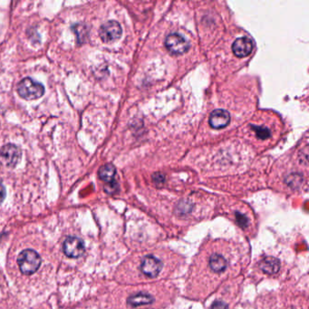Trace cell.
I'll use <instances>...</instances> for the list:
<instances>
[{
  "label": "cell",
  "instance_id": "9",
  "mask_svg": "<svg viewBox=\"0 0 309 309\" xmlns=\"http://www.w3.org/2000/svg\"><path fill=\"white\" fill-rule=\"evenodd\" d=\"M253 49L252 40L248 37H240L232 45V51L236 57H246L250 55Z\"/></svg>",
  "mask_w": 309,
  "mask_h": 309
},
{
  "label": "cell",
  "instance_id": "8",
  "mask_svg": "<svg viewBox=\"0 0 309 309\" xmlns=\"http://www.w3.org/2000/svg\"><path fill=\"white\" fill-rule=\"evenodd\" d=\"M230 122H231V115L225 110H215L209 116V125L213 129L225 128Z\"/></svg>",
  "mask_w": 309,
  "mask_h": 309
},
{
  "label": "cell",
  "instance_id": "5",
  "mask_svg": "<svg viewBox=\"0 0 309 309\" xmlns=\"http://www.w3.org/2000/svg\"><path fill=\"white\" fill-rule=\"evenodd\" d=\"M165 47L173 55H182L190 48L188 40L178 33H172L166 37Z\"/></svg>",
  "mask_w": 309,
  "mask_h": 309
},
{
  "label": "cell",
  "instance_id": "16",
  "mask_svg": "<svg viewBox=\"0 0 309 309\" xmlns=\"http://www.w3.org/2000/svg\"><path fill=\"white\" fill-rule=\"evenodd\" d=\"M105 191L108 194H114L118 192V184L114 181L112 183H107L105 186Z\"/></svg>",
  "mask_w": 309,
  "mask_h": 309
},
{
  "label": "cell",
  "instance_id": "6",
  "mask_svg": "<svg viewBox=\"0 0 309 309\" xmlns=\"http://www.w3.org/2000/svg\"><path fill=\"white\" fill-rule=\"evenodd\" d=\"M63 250L67 257L77 258L83 255L85 248L81 239L76 237H68L64 242Z\"/></svg>",
  "mask_w": 309,
  "mask_h": 309
},
{
  "label": "cell",
  "instance_id": "17",
  "mask_svg": "<svg viewBox=\"0 0 309 309\" xmlns=\"http://www.w3.org/2000/svg\"><path fill=\"white\" fill-rule=\"evenodd\" d=\"M210 309H229V306L222 301H215Z\"/></svg>",
  "mask_w": 309,
  "mask_h": 309
},
{
  "label": "cell",
  "instance_id": "19",
  "mask_svg": "<svg viewBox=\"0 0 309 309\" xmlns=\"http://www.w3.org/2000/svg\"><path fill=\"white\" fill-rule=\"evenodd\" d=\"M7 195V192H6V188L4 185L2 184V183L0 182V203L5 200Z\"/></svg>",
  "mask_w": 309,
  "mask_h": 309
},
{
  "label": "cell",
  "instance_id": "7",
  "mask_svg": "<svg viewBox=\"0 0 309 309\" xmlns=\"http://www.w3.org/2000/svg\"><path fill=\"white\" fill-rule=\"evenodd\" d=\"M141 270L145 276L154 279L162 270V262L154 256H146L142 262Z\"/></svg>",
  "mask_w": 309,
  "mask_h": 309
},
{
  "label": "cell",
  "instance_id": "13",
  "mask_svg": "<svg viewBox=\"0 0 309 309\" xmlns=\"http://www.w3.org/2000/svg\"><path fill=\"white\" fill-rule=\"evenodd\" d=\"M116 174V169L113 164H105L102 166L98 171L99 178L106 183H112Z\"/></svg>",
  "mask_w": 309,
  "mask_h": 309
},
{
  "label": "cell",
  "instance_id": "1",
  "mask_svg": "<svg viewBox=\"0 0 309 309\" xmlns=\"http://www.w3.org/2000/svg\"><path fill=\"white\" fill-rule=\"evenodd\" d=\"M18 93L25 100H36L44 96L45 87L42 83L34 79L26 77L18 83Z\"/></svg>",
  "mask_w": 309,
  "mask_h": 309
},
{
  "label": "cell",
  "instance_id": "3",
  "mask_svg": "<svg viewBox=\"0 0 309 309\" xmlns=\"http://www.w3.org/2000/svg\"><path fill=\"white\" fill-rule=\"evenodd\" d=\"M122 32V27L119 23L110 20L101 26L99 35L104 43L111 44L121 37Z\"/></svg>",
  "mask_w": 309,
  "mask_h": 309
},
{
  "label": "cell",
  "instance_id": "4",
  "mask_svg": "<svg viewBox=\"0 0 309 309\" xmlns=\"http://www.w3.org/2000/svg\"><path fill=\"white\" fill-rule=\"evenodd\" d=\"M21 150L15 144H6L0 149V161L3 165L14 168L21 159Z\"/></svg>",
  "mask_w": 309,
  "mask_h": 309
},
{
  "label": "cell",
  "instance_id": "2",
  "mask_svg": "<svg viewBox=\"0 0 309 309\" xmlns=\"http://www.w3.org/2000/svg\"><path fill=\"white\" fill-rule=\"evenodd\" d=\"M18 265L23 274H34L41 265V257L35 250L26 249L18 255Z\"/></svg>",
  "mask_w": 309,
  "mask_h": 309
},
{
  "label": "cell",
  "instance_id": "10",
  "mask_svg": "<svg viewBox=\"0 0 309 309\" xmlns=\"http://www.w3.org/2000/svg\"><path fill=\"white\" fill-rule=\"evenodd\" d=\"M259 268L264 273L276 274L280 270V261L277 257H267L260 262Z\"/></svg>",
  "mask_w": 309,
  "mask_h": 309
},
{
  "label": "cell",
  "instance_id": "15",
  "mask_svg": "<svg viewBox=\"0 0 309 309\" xmlns=\"http://www.w3.org/2000/svg\"><path fill=\"white\" fill-rule=\"evenodd\" d=\"M236 220H237V223L239 224V226L241 227L242 229H245V228H247L248 224V219L245 215L243 214L240 213V212H236Z\"/></svg>",
  "mask_w": 309,
  "mask_h": 309
},
{
  "label": "cell",
  "instance_id": "11",
  "mask_svg": "<svg viewBox=\"0 0 309 309\" xmlns=\"http://www.w3.org/2000/svg\"><path fill=\"white\" fill-rule=\"evenodd\" d=\"M153 301H154L153 296L149 295L147 293H138L134 296H130L127 299V303L128 305L136 307L139 305H150L153 303Z\"/></svg>",
  "mask_w": 309,
  "mask_h": 309
},
{
  "label": "cell",
  "instance_id": "12",
  "mask_svg": "<svg viewBox=\"0 0 309 309\" xmlns=\"http://www.w3.org/2000/svg\"><path fill=\"white\" fill-rule=\"evenodd\" d=\"M227 266H228V262H227L226 258L222 257V255L215 254L209 258V267L214 272L219 273V272L224 271L227 269Z\"/></svg>",
  "mask_w": 309,
  "mask_h": 309
},
{
  "label": "cell",
  "instance_id": "18",
  "mask_svg": "<svg viewBox=\"0 0 309 309\" xmlns=\"http://www.w3.org/2000/svg\"><path fill=\"white\" fill-rule=\"evenodd\" d=\"M153 182L157 184H162L165 182V178L161 173H155L153 175Z\"/></svg>",
  "mask_w": 309,
  "mask_h": 309
},
{
  "label": "cell",
  "instance_id": "14",
  "mask_svg": "<svg viewBox=\"0 0 309 309\" xmlns=\"http://www.w3.org/2000/svg\"><path fill=\"white\" fill-rule=\"evenodd\" d=\"M254 129H255V131H256L257 138H259V139L265 140L267 138H269L270 136V131L268 128L254 126Z\"/></svg>",
  "mask_w": 309,
  "mask_h": 309
}]
</instances>
